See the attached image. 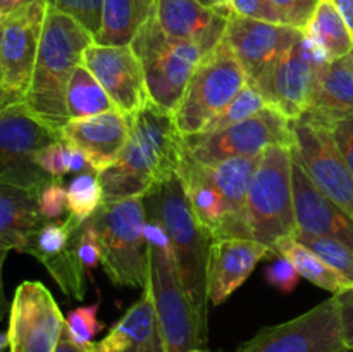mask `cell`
<instances>
[{
	"label": "cell",
	"mask_w": 353,
	"mask_h": 352,
	"mask_svg": "<svg viewBox=\"0 0 353 352\" xmlns=\"http://www.w3.org/2000/svg\"><path fill=\"white\" fill-rule=\"evenodd\" d=\"M92 43L95 37L74 17L47 7L24 104L41 123L59 133L71 121L65 104L68 85Z\"/></svg>",
	"instance_id": "6da1fadb"
},
{
	"label": "cell",
	"mask_w": 353,
	"mask_h": 352,
	"mask_svg": "<svg viewBox=\"0 0 353 352\" xmlns=\"http://www.w3.org/2000/svg\"><path fill=\"white\" fill-rule=\"evenodd\" d=\"M143 199L148 219L161 223L168 233L176 269L193 311L207 324V269L212 235L196 219L178 175L159 183Z\"/></svg>",
	"instance_id": "7a4b0ae2"
},
{
	"label": "cell",
	"mask_w": 353,
	"mask_h": 352,
	"mask_svg": "<svg viewBox=\"0 0 353 352\" xmlns=\"http://www.w3.org/2000/svg\"><path fill=\"white\" fill-rule=\"evenodd\" d=\"M145 238L150 262V289L161 326L164 352H188L207 340V324L199 320L179 280L171 242L161 223L147 219Z\"/></svg>",
	"instance_id": "3957f363"
},
{
	"label": "cell",
	"mask_w": 353,
	"mask_h": 352,
	"mask_svg": "<svg viewBox=\"0 0 353 352\" xmlns=\"http://www.w3.org/2000/svg\"><path fill=\"white\" fill-rule=\"evenodd\" d=\"M90 223L99 237L100 264L110 282L126 289H148L150 262L143 197L103 202L95 216L90 217Z\"/></svg>",
	"instance_id": "277c9868"
},
{
	"label": "cell",
	"mask_w": 353,
	"mask_h": 352,
	"mask_svg": "<svg viewBox=\"0 0 353 352\" xmlns=\"http://www.w3.org/2000/svg\"><path fill=\"white\" fill-rule=\"evenodd\" d=\"M292 147L272 145L259 157L247 199V224L252 240L274 251L276 242L295 237Z\"/></svg>",
	"instance_id": "5b68a950"
},
{
	"label": "cell",
	"mask_w": 353,
	"mask_h": 352,
	"mask_svg": "<svg viewBox=\"0 0 353 352\" xmlns=\"http://www.w3.org/2000/svg\"><path fill=\"white\" fill-rule=\"evenodd\" d=\"M183 147L172 113L148 102L131 117L128 144L112 166L137 182L147 195L154 186L178 173Z\"/></svg>",
	"instance_id": "8992f818"
},
{
	"label": "cell",
	"mask_w": 353,
	"mask_h": 352,
	"mask_svg": "<svg viewBox=\"0 0 353 352\" xmlns=\"http://www.w3.org/2000/svg\"><path fill=\"white\" fill-rule=\"evenodd\" d=\"M131 48L143 68L150 102L172 113L205 54L193 41L165 35L155 14L140 28Z\"/></svg>",
	"instance_id": "52a82bcc"
},
{
	"label": "cell",
	"mask_w": 353,
	"mask_h": 352,
	"mask_svg": "<svg viewBox=\"0 0 353 352\" xmlns=\"http://www.w3.org/2000/svg\"><path fill=\"white\" fill-rule=\"evenodd\" d=\"M247 83L248 78L243 68L226 45L221 43L216 50L207 54L172 110V119L179 135L188 138L202 133Z\"/></svg>",
	"instance_id": "ba28073f"
},
{
	"label": "cell",
	"mask_w": 353,
	"mask_h": 352,
	"mask_svg": "<svg viewBox=\"0 0 353 352\" xmlns=\"http://www.w3.org/2000/svg\"><path fill=\"white\" fill-rule=\"evenodd\" d=\"M61 138V133L41 123L24 102L0 110V183L40 193L52 182L37 164V154Z\"/></svg>",
	"instance_id": "9c48e42d"
},
{
	"label": "cell",
	"mask_w": 353,
	"mask_h": 352,
	"mask_svg": "<svg viewBox=\"0 0 353 352\" xmlns=\"http://www.w3.org/2000/svg\"><path fill=\"white\" fill-rule=\"evenodd\" d=\"M185 148L203 164L231 157L261 155L272 145L293 147L292 119L268 106L254 116L212 133H199L183 138Z\"/></svg>",
	"instance_id": "30bf717a"
},
{
	"label": "cell",
	"mask_w": 353,
	"mask_h": 352,
	"mask_svg": "<svg viewBox=\"0 0 353 352\" xmlns=\"http://www.w3.org/2000/svg\"><path fill=\"white\" fill-rule=\"evenodd\" d=\"M233 352H350L341 333L336 297L295 320L265 326Z\"/></svg>",
	"instance_id": "8fae6325"
},
{
	"label": "cell",
	"mask_w": 353,
	"mask_h": 352,
	"mask_svg": "<svg viewBox=\"0 0 353 352\" xmlns=\"http://www.w3.org/2000/svg\"><path fill=\"white\" fill-rule=\"evenodd\" d=\"M327 62L326 54L302 33L255 86L261 90L268 106L295 121L309 109L319 72Z\"/></svg>",
	"instance_id": "7c38bea8"
},
{
	"label": "cell",
	"mask_w": 353,
	"mask_h": 352,
	"mask_svg": "<svg viewBox=\"0 0 353 352\" xmlns=\"http://www.w3.org/2000/svg\"><path fill=\"white\" fill-rule=\"evenodd\" d=\"M292 154L314 185L353 219V175L338 150L330 128L292 121Z\"/></svg>",
	"instance_id": "4fadbf2b"
},
{
	"label": "cell",
	"mask_w": 353,
	"mask_h": 352,
	"mask_svg": "<svg viewBox=\"0 0 353 352\" xmlns=\"http://www.w3.org/2000/svg\"><path fill=\"white\" fill-rule=\"evenodd\" d=\"M47 3L34 0L0 23V69L7 104L24 102L40 43Z\"/></svg>",
	"instance_id": "5bb4252c"
},
{
	"label": "cell",
	"mask_w": 353,
	"mask_h": 352,
	"mask_svg": "<svg viewBox=\"0 0 353 352\" xmlns=\"http://www.w3.org/2000/svg\"><path fill=\"white\" fill-rule=\"evenodd\" d=\"M64 326L65 317L43 283L17 286L7 331L10 352H55Z\"/></svg>",
	"instance_id": "9a60e30c"
},
{
	"label": "cell",
	"mask_w": 353,
	"mask_h": 352,
	"mask_svg": "<svg viewBox=\"0 0 353 352\" xmlns=\"http://www.w3.org/2000/svg\"><path fill=\"white\" fill-rule=\"evenodd\" d=\"M303 31L290 24L250 19L233 12L228 17L223 43L243 68L248 83L259 79L296 43Z\"/></svg>",
	"instance_id": "2e32d148"
},
{
	"label": "cell",
	"mask_w": 353,
	"mask_h": 352,
	"mask_svg": "<svg viewBox=\"0 0 353 352\" xmlns=\"http://www.w3.org/2000/svg\"><path fill=\"white\" fill-rule=\"evenodd\" d=\"M83 224L71 217L43 221L28 240L23 254L37 257L47 268L59 289L72 300L85 299V268L78 254Z\"/></svg>",
	"instance_id": "e0dca14e"
},
{
	"label": "cell",
	"mask_w": 353,
	"mask_h": 352,
	"mask_svg": "<svg viewBox=\"0 0 353 352\" xmlns=\"http://www.w3.org/2000/svg\"><path fill=\"white\" fill-rule=\"evenodd\" d=\"M81 64L99 79L116 109L126 116H137L150 102L143 68L131 45L92 43L83 54Z\"/></svg>",
	"instance_id": "ac0fdd59"
},
{
	"label": "cell",
	"mask_w": 353,
	"mask_h": 352,
	"mask_svg": "<svg viewBox=\"0 0 353 352\" xmlns=\"http://www.w3.org/2000/svg\"><path fill=\"white\" fill-rule=\"evenodd\" d=\"M131 131V116L112 109L85 119H71L61 130L62 140L81 148L90 168L103 171L119 159Z\"/></svg>",
	"instance_id": "d6986e66"
},
{
	"label": "cell",
	"mask_w": 353,
	"mask_h": 352,
	"mask_svg": "<svg viewBox=\"0 0 353 352\" xmlns=\"http://www.w3.org/2000/svg\"><path fill=\"white\" fill-rule=\"evenodd\" d=\"M231 12L233 9H216L199 0H157L155 6V19L165 35L193 41L205 55L223 43Z\"/></svg>",
	"instance_id": "ffe728a7"
},
{
	"label": "cell",
	"mask_w": 353,
	"mask_h": 352,
	"mask_svg": "<svg viewBox=\"0 0 353 352\" xmlns=\"http://www.w3.org/2000/svg\"><path fill=\"white\" fill-rule=\"evenodd\" d=\"M292 179L296 231L334 238L353 248V219L314 185L295 157Z\"/></svg>",
	"instance_id": "44dd1931"
},
{
	"label": "cell",
	"mask_w": 353,
	"mask_h": 352,
	"mask_svg": "<svg viewBox=\"0 0 353 352\" xmlns=\"http://www.w3.org/2000/svg\"><path fill=\"white\" fill-rule=\"evenodd\" d=\"M278 255L268 245L252 238H223L214 240L207 269V293L214 306L223 304L236 292L255 266L264 257Z\"/></svg>",
	"instance_id": "7402d4cb"
},
{
	"label": "cell",
	"mask_w": 353,
	"mask_h": 352,
	"mask_svg": "<svg viewBox=\"0 0 353 352\" xmlns=\"http://www.w3.org/2000/svg\"><path fill=\"white\" fill-rule=\"evenodd\" d=\"M176 175L181 179L186 199H188L196 219L212 235V240L243 238L231 217L226 199L221 190L207 176L202 162L196 161L185 147H183Z\"/></svg>",
	"instance_id": "603a6c76"
},
{
	"label": "cell",
	"mask_w": 353,
	"mask_h": 352,
	"mask_svg": "<svg viewBox=\"0 0 353 352\" xmlns=\"http://www.w3.org/2000/svg\"><path fill=\"white\" fill-rule=\"evenodd\" d=\"M97 352H164L157 311L150 289L110 326L100 342H93Z\"/></svg>",
	"instance_id": "cb8c5ba5"
},
{
	"label": "cell",
	"mask_w": 353,
	"mask_h": 352,
	"mask_svg": "<svg viewBox=\"0 0 353 352\" xmlns=\"http://www.w3.org/2000/svg\"><path fill=\"white\" fill-rule=\"evenodd\" d=\"M353 113V50L321 69L309 109L299 119L330 128Z\"/></svg>",
	"instance_id": "d4e9b609"
},
{
	"label": "cell",
	"mask_w": 353,
	"mask_h": 352,
	"mask_svg": "<svg viewBox=\"0 0 353 352\" xmlns=\"http://www.w3.org/2000/svg\"><path fill=\"white\" fill-rule=\"evenodd\" d=\"M41 223L37 192L0 183V245L23 252Z\"/></svg>",
	"instance_id": "484cf974"
},
{
	"label": "cell",
	"mask_w": 353,
	"mask_h": 352,
	"mask_svg": "<svg viewBox=\"0 0 353 352\" xmlns=\"http://www.w3.org/2000/svg\"><path fill=\"white\" fill-rule=\"evenodd\" d=\"M259 157L261 155L231 157L226 161L212 162V164L202 162L207 176L216 183V186L226 199L231 217L243 238H252L247 224V199L255 168L259 164Z\"/></svg>",
	"instance_id": "4316f807"
},
{
	"label": "cell",
	"mask_w": 353,
	"mask_h": 352,
	"mask_svg": "<svg viewBox=\"0 0 353 352\" xmlns=\"http://www.w3.org/2000/svg\"><path fill=\"white\" fill-rule=\"evenodd\" d=\"M157 0H103L95 43L109 47L131 45L140 28L155 14Z\"/></svg>",
	"instance_id": "83f0119b"
},
{
	"label": "cell",
	"mask_w": 353,
	"mask_h": 352,
	"mask_svg": "<svg viewBox=\"0 0 353 352\" xmlns=\"http://www.w3.org/2000/svg\"><path fill=\"white\" fill-rule=\"evenodd\" d=\"M303 35L326 54L330 62L353 50V31L338 12L333 0H319L312 17L303 28Z\"/></svg>",
	"instance_id": "f1b7e54d"
},
{
	"label": "cell",
	"mask_w": 353,
	"mask_h": 352,
	"mask_svg": "<svg viewBox=\"0 0 353 352\" xmlns=\"http://www.w3.org/2000/svg\"><path fill=\"white\" fill-rule=\"evenodd\" d=\"M274 252L288 259L295 266L300 276L307 278L310 283L319 286V289L327 290L333 295L341 292V290L348 289V286H353L352 282H348L345 276H341L340 273L330 268L319 255L314 254L303 244H300L295 237H285L276 242Z\"/></svg>",
	"instance_id": "f546056e"
},
{
	"label": "cell",
	"mask_w": 353,
	"mask_h": 352,
	"mask_svg": "<svg viewBox=\"0 0 353 352\" xmlns=\"http://www.w3.org/2000/svg\"><path fill=\"white\" fill-rule=\"evenodd\" d=\"M65 104H68L69 119H85L116 109L99 79L83 64H79L72 72L68 85Z\"/></svg>",
	"instance_id": "4dcf8cb0"
},
{
	"label": "cell",
	"mask_w": 353,
	"mask_h": 352,
	"mask_svg": "<svg viewBox=\"0 0 353 352\" xmlns=\"http://www.w3.org/2000/svg\"><path fill=\"white\" fill-rule=\"evenodd\" d=\"M103 204V190L99 173L85 171L76 175L68 185V216L85 224Z\"/></svg>",
	"instance_id": "1f68e13d"
},
{
	"label": "cell",
	"mask_w": 353,
	"mask_h": 352,
	"mask_svg": "<svg viewBox=\"0 0 353 352\" xmlns=\"http://www.w3.org/2000/svg\"><path fill=\"white\" fill-rule=\"evenodd\" d=\"M264 107H268V102H265L261 90H259L254 83H247V85L240 90V93L228 104L226 109L221 114H217V116L207 124L205 130H203L202 133H212V131L223 130V128L231 126V124L240 123V121L257 114L259 110H262Z\"/></svg>",
	"instance_id": "d6a6232c"
},
{
	"label": "cell",
	"mask_w": 353,
	"mask_h": 352,
	"mask_svg": "<svg viewBox=\"0 0 353 352\" xmlns=\"http://www.w3.org/2000/svg\"><path fill=\"white\" fill-rule=\"evenodd\" d=\"M295 238L300 244L309 247L314 254L319 255L330 268H333L334 271L353 283V248L334 238L319 237V235L296 231Z\"/></svg>",
	"instance_id": "836d02e7"
},
{
	"label": "cell",
	"mask_w": 353,
	"mask_h": 352,
	"mask_svg": "<svg viewBox=\"0 0 353 352\" xmlns=\"http://www.w3.org/2000/svg\"><path fill=\"white\" fill-rule=\"evenodd\" d=\"M100 302L92 304V306H81L69 311L65 317V328L69 335L78 344H92L95 335L105 328V324L100 323L97 314H99Z\"/></svg>",
	"instance_id": "e575fe53"
},
{
	"label": "cell",
	"mask_w": 353,
	"mask_h": 352,
	"mask_svg": "<svg viewBox=\"0 0 353 352\" xmlns=\"http://www.w3.org/2000/svg\"><path fill=\"white\" fill-rule=\"evenodd\" d=\"M103 0H45L47 7L74 17L95 37L100 30Z\"/></svg>",
	"instance_id": "d590c367"
},
{
	"label": "cell",
	"mask_w": 353,
	"mask_h": 352,
	"mask_svg": "<svg viewBox=\"0 0 353 352\" xmlns=\"http://www.w3.org/2000/svg\"><path fill=\"white\" fill-rule=\"evenodd\" d=\"M38 209L43 221H57L68 211V188L61 179H52L38 193Z\"/></svg>",
	"instance_id": "8d00e7d4"
},
{
	"label": "cell",
	"mask_w": 353,
	"mask_h": 352,
	"mask_svg": "<svg viewBox=\"0 0 353 352\" xmlns=\"http://www.w3.org/2000/svg\"><path fill=\"white\" fill-rule=\"evenodd\" d=\"M37 164L50 176L52 179H61L65 175H71L69 168L68 144L62 138H59L54 144L47 145L37 154Z\"/></svg>",
	"instance_id": "74e56055"
},
{
	"label": "cell",
	"mask_w": 353,
	"mask_h": 352,
	"mask_svg": "<svg viewBox=\"0 0 353 352\" xmlns=\"http://www.w3.org/2000/svg\"><path fill=\"white\" fill-rule=\"evenodd\" d=\"M271 3L281 14L285 24L303 31L319 0H271Z\"/></svg>",
	"instance_id": "f35d334b"
},
{
	"label": "cell",
	"mask_w": 353,
	"mask_h": 352,
	"mask_svg": "<svg viewBox=\"0 0 353 352\" xmlns=\"http://www.w3.org/2000/svg\"><path fill=\"white\" fill-rule=\"evenodd\" d=\"M265 280L269 282V285L278 289L279 292L290 293L299 285L300 275L288 259L283 257V255H276L274 261L265 268Z\"/></svg>",
	"instance_id": "ab89813d"
},
{
	"label": "cell",
	"mask_w": 353,
	"mask_h": 352,
	"mask_svg": "<svg viewBox=\"0 0 353 352\" xmlns=\"http://www.w3.org/2000/svg\"><path fill=\"white\" fill-rule=\"evenodd\" d=\"M231 9L243 17L268 21L274 24H285L281 14L278 12L271 0H230Z\"/></svg>",
	"instance_id": "60d3db41"
},
{
	"label": "cell",
	"mask_w": 353,
	"mask_h": 352,
	"mask_svg": "<svg viewBox=\"0 0 353 352\" xmlns=\"http://www.w3.org/2000/svg\"><path fill=\"white\" fill-rule=\"evenodd\" d=\"M78 254L79 259H81L83 268H85L86 276L92 275L90 271L95 269L100 264V261H102L99 237H97V231L92 226V223H90V219L83 224V230L78 242Z\"/></svg>",
	"instance_id": "b9f144b4"
},
{
	"label": "cell",
	"mask_w": 353,
	"mask_h": 352,
	"mask_svg": "<svg viewBox=\"0 0 353 352\" xmlns=\"http://www.w3.org/2000/svg\"><path fill=\"white\" fill-rule=\"evenodd\" d=\"M330 131L333 135L334 144H336L341 157L345 159L353 175V113L331 123Z\"/></svg>",
	"instance_id": "7bdbcfd3"
},
{
	"label": "cell",
	"mask_w": 353,
	"mask_h": 352,
	"mask_svg": "<svg viewBox=\"0 0 353 352\" xmlns=\"http://www.w3.org/2000/svg\"><path fill=\"white\" fill-rule=\"evenodd\" d=\"M340 307V320H341V333L347 344L348 351L353 352V286L334 293Z\"/></svg>",
	"instance_id": "ee69618b"
},
{
	"label": "cell",
	"mask_w": 353,
	"mask_h": 352,
	"mask_svg": "<svg viewBox=\"0 0 353 352\" xmlns=\"http://www.w3.org/2000/svg\"><path fill=\"white\" fill-rule=\"evenodd\" d=\"M55 352H97V351L93 342L92 344H78V342L72 340L68 328L64 326V330H62V335H61V340H59Z\"/></svg>",
	"instance_id": "f6af8a7d"
},
{
	"label": "cell",
	"mask_w": 353,
	"mask_h": 352,
	"mask_svg": "<svg viewBox=\"0 0 353 352\" xmlns=\"http://www.w3.org/2000/svg\"><path fill=\"white\" fill-rule=\"evenodd\" d=\"M31 2H34V0H0V23Z\"/></svg>",
	"instance_id": "bcb514c9"
},
{
	"label": "cell",
	"mask_w": 353,
	"mask_h": 352,
	"mask_svg": "<svg viewBox=\"0 0 353 352\" xmlns=\"http://www.w3.org/2000/svg\"><path fill=\"white\" fill-rule=\"evenodd\" d=\"M333 3L345 19V23L348 24V28L353 31V0H333Z\"/></svg>",
	"instance_id": "7dc6e473"
},
{
	"label": "cell",
	"mask_w": 353,
	"mask_h": 352,
	"mask_svg": "<svg viewBox=\"0 0 353 352\" xmlns=\"http://www.w3.org/2000/svg\"><path fill=\"white\" fill-rule=\"evenodd\" d=\"M7 252H9V248L3 247V245H0V313H2L3 309V290H2V266H3V261H6L7 257Z\"/></svg>",
	"instance_id": "c3c4849f"
},
{
	"label": "cell",
	"mask_w": 353,
	"mask_h": 352,
	"mask_svg": "<svg viewBox=\"0 0 353 352\" xmlns=\"http://www.w3.org/2000/svg\"><path fill=\"white\" fill-rule=\"evenodd\" d=\"M200 3L209 7H216V9H231L230 0H199Z\"/></svg>",
	"instance_id": "681fc988"
},
{
	"label": "cell",
	"mask_w": 353,
	"mask_h": 352,
	"mask_svg": "<svg viewBox=\"0 0 353 352\" xmlns=\"http://www.w3.org/2000/svg\"><path fill=\"white\" fill-rule=\"evenodd\" d=\"M0 35H2V31H0ZM7 106H9V104H7L6 95H3V92H2V69H0V110L6 109Z\"/></svg>",
	"instance_id": "f907efd6"
},
{
	"label": "cell",
	"mask_w": 353,
	"mask_h": 352,
	"mask_svg": "<svg viewBox=\"0 0 353 352\" xmlns=\"http://www.w3.org/2000/svg\"><path fill=\"white\" fill-rule=\"evenodd\" d=\"M6 347H9V337H7V333H0V352Z\"/></svg>",
	"instance_id": "816d5d0a"
},
{
	"label": "cell",
	"mask_w": 353,
	"mask_h": 352,
	"mask_svg": "<svg viewBox=\"0 0 353 352\" xmlns=\"http://www.w3.org/2000/svg\"><path fill=\"white\" fill-rule=\"evenodd\" d=\"M188 352H207V351H205V349L199 347V349H192V351H188Z\"/></svg>",
	"instance_id": "f5cc1de1"
}]
</instances>
